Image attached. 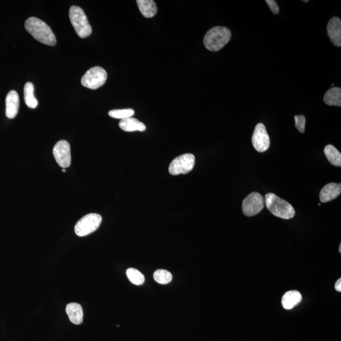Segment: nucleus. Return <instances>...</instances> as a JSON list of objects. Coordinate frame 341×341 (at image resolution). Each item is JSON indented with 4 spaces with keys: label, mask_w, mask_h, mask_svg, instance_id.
Segmentation results:
<instances>
[{
    "label": "nucleus",
    "mask_w": 341,
    "mask_h": 341,
    "mask_svg": "<svg viewBox=\"0 0 341 341\" xmlns=\"http://www.w3.org/2000/svg\"><path fill=\"white\" fill-rule=\"evenodd\" d=\"M302 300V296L299 291H288L282 298V306L286 310H291L299 304Z\"/></svg>",
    "instance_id": "nucleus-15"
},
{
    "label": "nucleus",
    "mask_w": 341,
    "mask_h": 341,
    "mask_svg": "<svg viewBox=\"0 0 341 341\" xmlns=\"http://www.w3.org/2000/svg\"><path fill=\"white\" fill-rule=\"evenodd\" d=\"M335 289L336 290L338 291V292H341V279L340 278L338 280L337 282L335 284Z\"/></svg>",
    "instance_id": "nucleus-26"
},
{
    "label": "nucleus",
    "mask_w": 341,
    "mask_h": 341,
    "mask_svg": "<svg viewBox=\"0 0 341 341\" xmlns=\"http://www.w3.org/2000/svg\"><path fill=\"white\" fill-rule=\"evenodd\" d=\"M62 172H63V173H65V172H66V169L63 168V169H62Z\"/></svg>",
    "instance_id": "nucleus-27"
},
{
    "label": "nucleus",
    "mask_w": 341,
    "mask_h": 341,
    "mask_svg": "<svg viewBox=\"0 0 341 341\" xmlns=\"http://www.w3.org/2000/svg\"><path fill=\"white\" fill-rule=\"evenodd\" d=\"M56 162L63 168H69L71 164V146L65 140L58 142L53 150Z\"/></svg>",
    "instance_id": "nucleus-10"
},
{
    "label": "nucleus",
    "mask_w": 341,
    "mask_h": 341,
    "mask_svg": "<svg viewBox=\"0 0 341 341\" xmlns=\"http://www.w3.org/2000/svg\"><path fill=\"white\" fill-rule=\"evenodd\" d=\"M195 162V157L191 153L181 155L171 162L169 172L174 176L189 173L192 170Z\"/></svg>",
    "instance_id": "nucleus-7"
},
{
    "label": "nucleus",
    "mask_w": 341,
    "mask_h": 341,
    "mask_svg": "<svg viewBox=\"0 0 341 341\" xmlns=\"http://www.w3.org/2000/svg\"><path fill=\"white\" fill-rule=\"evenodd\" d=\"M119 126L121 130L128 132H135V131L144 132L146 130L145 124L132 117L121 119L119 122Z\"/></svg>",
    "instance_id": "nucleus-14"
},
{
    "label": "nucleus",
    "mask_w": 341,
    "mask_h": 341,
    "mask_svg": "<svg viewBox=\"0 0 341 341\" xmlns=\"http://www.w3.org/2000/svg\"><path fill=\"white\" fill-rule=\"evenodd\" d=\"M340 254H341V244L340 245Z\"/></svg>",
    "instance_id": "nucleus-28"
},
{
    "label": "nucleus",
    "mask_w": 341,
    "mask_h": 341,
    "mask_svg": "<svg viewBox=\"0 0 341 341\" xmlns=\"http://www.w3.org/2000/svg\"><path fill=\"white\" fill-rule=\"evenodd\" d=\"M19 96L15 90H11L6 98V116L9 119L14 118L19 112Z\"/></svg>",
    "instance_id": "nucleus-12"
},
{
    "label": "nucleus",
    "mask_w": 341,
    "mask_h": 341,
    "mask_svg": "<svg viewBox=\"0 0 341 341\" xmlns=\"http://www.w3.org/2000/svg\"><path fill=\"white\" fill-rule=\"evenodd\" d=\"M265 205L273 215L283 220H290L295 215L292 205L274 193L266 194Z\"/></svg>",
    "instance_id": "nucleus-3"
},
{
    "label": "nucleus",
    "mask_w": 341,
    "mask_h": 341,
    "mask_svg": "<svg viewBox=\"0 0 341 341\" xmlns=\"http://www.w3.org/2000/svg\"><path fill=\"white\" fill-rule=\"evenodd\" d=\"M126 275L128 279L135 285L140 286L144 283L145 277L139 270L134 268H130L126 270Z\"/></svg>",
    "instance_id": "nucleus-21"
},
{
    "label": "nucleus",
    "mask_w": 341,
    "mask_h": 341,
    "mask_svg": "<svg viewBox=\"0 0 341 341\" xmlns=\"http://www.w3.org/2000/svg\"><path fill=\"white\" fill-rule=\"evenodd\" d=\"M24 100L26 105L31 109H35L38 105L35 96V86L31 82H27L24 86Z\"/></svg>",
    "instance_id": "nucleus-18"
},
{
    "label": "nucleus",
    "mask_w": 341,
    "mask_h": 341,
    "mask_svg": "<svg viewBox=\"0 0 341 341\" xmlns=\"http://www.w3.org/2000/svg\"><path fill=\"white\" fill-rule=\"evenodd\" d=\"M324 153L332 164L337 167L341 166V153L335 147L327 145L324 149Z\"/></svg>",
    "instance_id": "nucleus-20"
},
{
    "label": "nucleus",
    "mask_w": 341,
    "mask_h": 341,
    "mask_svg": "<svg viewBox=\"0 0 341 341\" xmlns=\"http://www.w3.org/2000/svg\"><path fill=\"white\" fill-rule=\"evenodd\" d=\"M107 72L102 67H95L89 69L81 79L83 86L90 89H97L103 86L107 80Z\"/></svg>",
    "instance_id": "nucleus-6"
},
{
    "label": "nucleus",
    "mask_w": 341,
    "mask_h": 341,
    "mask_svg": "<svg viewBox=\"0 0 341 341\" xmlns=\"http://www.w3.org/2000/svg\"><path fill=\"white\" fill-rule=\"evenodd\" d=\"M231 38V32L225 27H214L205 35L204 43L208 50L218 51L228 43Z\"/></svg>",
    "instance_id": "nucleus-2"
},
{
    "label": "nucleus",
    "mask_w": 341,
    "mask_h": 341,
    "mask_svg": "<svg viewBox=\"0 0 341 341\" xmlns=\"http://www.w3.org/2000/svg\"><path fill=\"white\" fill-rule=\"evenodd\" d=\"M266 3H267L271 11H272L274 14H278L279 12V8L276 1H274V0H266Z\"/></svg>",
    "instance_id": "nucleus-25"
},
{
    "label": "nucleus",
    "mask_w": 341,
    "mask_h": 341,
    "mask_svg": "<svg viewBox=\"0 0 341 341\" xmlns=\"http://www.w3.org/2000/svg\"><path fill=\"white\" fill-rule=\"evenodd\" d=\"M303 2H305V3H308V2H309V1H308V0H307V1H303Z\"/></svg>",
    "instance_id": "nucleus-29"
},
{
    "label": "nucleus",
    "mask_w": 341,
    "mask_h": 341,
    "mask_svg": "<svg viewBox=\"0 0 341 341\" xmlns=\"http://www.w3.org/2000/svg\"><path fill=\"white\" fill-rule=\"evenodd\" d=\"M66 312L70 320L76 325L82 324L83 313L82 306L76 303H71L67 304Z\"/></svg>",
    "instance_id": "nucleus-16"
},
{
    "label": "nucleus",
    "mask_w": 341,
    "mask_h": 341,
    "mask_svg": "<svg viewBox=\"0 0 341 341\" xmlns=\"http://www.w3.org/2000/svg\"><path fill=\"white\" fill-rule=\"evenodd\" d=\"M102 222V217L98 214H89L83 216L76 224L75 232L80 237L89 235L96 231Z\"/></svg>",
    "instance_id": "nucleus-5"
},
{
    "label": "nucleus",
    "mask_w": 341,
    "mask_h": 341,
    "mask_svg": "<svg viewBox=\"0 0 341 341\" xmlns=\"http://www.w3.org/2000/svg\"><path fill=\"white\" fill-rule=\"evenodd\" d=\"M325 103L329 106H341V89L333 87L329 89L324 96Z\"/></svg>",
    "instance_id": "nucleus-19"
},
{
    "label": "nucleus",
    "mask_w": 341,
    "mask_h": 341,
    "mask_svg": "<svg viewBox=\"0 0 341 341\" xmlns=\"http://www.w3.org/2000/svg\"><path fill=\"white\" fill-rule=\"evenodd\" d=\"M341 193V185L331 183L326 185L320 193V200L323 203L331 202L336 199Z\"/></svg>",
    "instance_id": "nucleus-13"
},
{
    "label": "nucleus",
    "mask_w": 341,
    "mask_h": 341,
    "mask_svg": "<svg viewBox=\"0 0 341 341\" xmlns=\"http://www.w3.org/2000/svg\"><path fill=\"white\" fill-rule=\"evenodd\" d=\"M265 206V200L259 193L252 192L244 199L242 210L246 216L252 217L263 211Z\"/></svg>",
    "instance_id": "nucleus-8"
},
{
    "label": "nucleus",
    "mask_w": 341,
    "mask_h": 341,
    "mask_svg": "<svg viewBox=\"0 0 341 341\" xmlns=\"http://www.w3.org/2000/svg\"><path fill=\"white\" fill-rule=\"evenodd\" d=\"M252 142L253 146L257 152H265L269 148L270 138L264 124L258 123L255 126L254 132L252 135Z\"/></svg>",
    "instance_id": "nucleus-9"
},
{
    "label": "nucleus",
    "mask_w": 341,
    "mask_h": 341,
    "mask_svg": "<svg viewBox=\"0 0 341 341\" xmlns=\"http://www.w3.org/2000/svg\"><path fill=\"white\" fill-rule=\"evenodd\" d=\"M25 28L35 39L48 46H55L56 39L53 32L42 20L30 17L25 22Z\"/></svg>",
    "instance_id": "nucleus-1"
},
{
    "label": "nucleus",
    "mask_w": 341,
    "mask_h": 341,
    "mask_svg": "<svg viewBox=\"0 0 341 341\" xmlns=\"http://www.w3.org/2000/svg\"><path fill=\"white\" fill-rule=\"evenodd\" d=\"M327 34L336 46H341V20L340 18H332L327 27Z\"/></svg>",
    "instance_id": "nucleus-11"
},
{
    "label": "nucleus",
    "mask_w": 341,
    "mask_h": 341,
    "mask_svg": "<svg viewBox=\"0 0 341 341\" xmlns=\"http://www.w3.org/2000/svg\"><path fill=\"white\" fill-rule=\"evenodd\" d=\"M295 125L297 130L303 134L304 132V126H305L306 118L303 115H297L295 116Z\"/></svg>",
    "instance_id": "nucleus-24"
},
{
    "label": "nucleus",
    "mask_w": 341,
    "mask_h": 341,
    "mask_svg": "<svg viewBox=\"0 0 341 341\" xmlns=\"http://www.w3.org/2000/svg\"><path fill=\"white\" fill-rule=\"evenodd\" d=\"M108 114L112 118L123 119L134 116L135 112L132 109L114 110L110 111Z\"/></svg>",
    "instance_id": "nucleus-23"
},
{
    "label": "nucleus",
    "mask_w": 341,
    "mask_h": 341,
    "mask_svg": "<svg viewBox=\"0 0 341 341\" xmlns=\"http://www.w3.org/2000/svg\"><path fill=\"white\" fill-rule=\"evenodd\" d=\"M138 7L146 18H152L157 12L156 3L153 0H137Z\"/></svg>",
    "instance_id": "nucleus-17"
},
{
    "label": "nucleus",
    "mask_w": 341,
    "mask_h": 341,
    "mask_svg": "<svg viewBox=\"0 0 341 341\" xmlns=\"http://www.w3.org/2000/svg\"><path fill=\"white\" fill-rule=\"evenodd\" d=\"M153 279L157 283L167 284L172 281L173 275L168 270L159 269L155 271L153 274Z\"/></svg>",
    "instance_id": "nucleus-22"
},
{
    "label": "nucleus",
    "mask_w": 341,
    "mask_h": 341,
    "mask_svg": "<svg viewBox=\"0 0 341 341\" xmlns=\"http://www.w3.org/2000/svg\"><path fill=\"white\" fill-rule=\"evenodd\" d=\"M69 17L72 26L79 37L86 38L91 35V26L82 8L77 6H72L70 9Z\"/></svg>",
    "instance_id": "nucleus-4"
}]
</instances>
